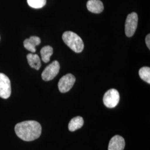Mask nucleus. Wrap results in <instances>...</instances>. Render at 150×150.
Wrapping results in <instances>:
<instances>
[{"instance_id": "obj_1", "label": "nucleus", "mask_w": 150, "mask_h": 150, "mask_svg": "<svg viewBox=\"0 0 150 150\" xmlns=\"http://www.w3.org/2000/svg\"><path fill=\"white\" fill-rule=\"evenodd\" d=\"M15 131L17 136L25 141L38 139L41 134L42 127L36 121H25L16 124Z\"/></svg>"}, {"instance_id": "obj_2", "label": "nucleus", "mask_w": 150, "mask_h": 150, "mask_svg": "<svg viewBox=\"0 0 150 150\" xmlns=\"http://www.w3.org/2000/svg\"><path fill=\"white\" fill-rule=\"evenodd\" d=\"M62 40L66 45L76 53L81 52L84 48V43L81 38L76 33L66 31L62 35Z\"/></svg>"}, {"instance_id": "obj_3", "label": "nucleus", "mask_w": 150, "mask_h": 150, "mask_svg": "<svg viewBox=\"0 0 150 150\" xmlns=\"http://www.w3.org/2000/svg\"><path fill=\"white\" fill-rule=\"evenodd\" d=\"M120 101V94L116 89H110L105 93L103 97L104 105L110 108L116 107Z\"/></svg>"}, {"instance_id": "obj_4", "label": "nucleus", "mask_w": 150, "mask_h": 150, "mask_svg": "<svg viewBox=\"0 0 150 150\" xmlns=\"http://www.w3.org/2000/svg\"><path fill=\"white\" fill-rule=\"evenodd\" d=\"M137 14L136 12H132L129 14L125 22V33L127 37H132L134 35L137 27Z\"/></svg>"}, {"instance_id": "obj_5", "label": "nucleus", "mask_w": 150, "mask_h": 150, "mask_svg": "<svg viewBox=\"0 0 150 150\" xmlns=\"http://www.w3.org/2000/svg\"><path fill=\"white\" fill-rule=\"evenodd\" d=\"M59 69L60 66L59 62L57 61H54L43 70L41 75L42 80L45 81L53 80L59 74Z\"/></svg>"}, {"instance_id": "obj_6", "label": "nucleus", "mask_w": 150, "mask_h": 150, "mask_svg": "<svg viewBox=\"0 0 150 150\" xmlns=\"http://www.w3.org/2000/svg\"><path fill=\"white\" fill-rule=\"evenodd\" d=\"M11 82L4 74L0 73V97L7 99L11 96Z\"/></svg>"}, {"instance_id": "obj_7", "label": "nucleus", "mask_w": 150, "mask_h": 150, "mask_svg": "<svg viewBox=\"0 0 150 150\" xmlns=\"http://www.w3.org/2000/svg\"><path fill=\"white\" fill-rule=\"evenodd\" d=\"M76 81L75 76L71 74H67L61 78L58 83L59 91L62 93H66L70 91Z\"/></svg>"}, {"instance_id": "obj_8", "label": "nucleus", "mask_w": 150, "mask_h": 150, "mask_svg": "<svg viewBox=\"0 0 150 150\" xmlns=\"http://www.w3.org/2000/svg\"><path fill=\"white\" fill-rule=\"evenodd\" d=\"M125 147V139L121 136L116 135L110 141L108 150H123Z\"/></svg>"}, {"instance_id": "obj_9", "label": "nucleus", "mask_w": 150, "mask_h": 150, "mask_svg": "<svg viewBox=\"0 0 150 150\" xmlns=\"http://www.w3.org/2000/svg\"><path fill=\"white\" fill-rule=\"evenodd\" d=\"M41 42L40 38L37 36H31L24 41L23 46L27 50L34 53L36 51V46L39 45Z\"/></svg>"}, {"instance_id": "obj_10", "label": "nucleus", "mask_w": 150, "mask_h": 150, "mask_svg": "<svg viewBox=\"0 0 150 150\" xmlns=\"http://www.w3.org/2000/svg\"><path fill=\"white\" fill-rule=\"evenodd\" d=\"M88 10L94 13H100L103 11L104 7L100 0H89L87 3Z\"/></svg>"}, {"instance_id": "obj_11", "label": "nucleus", "mask_w": 150, "mask_h": 150, "mask_svg": "<svg viewBox=\"0 0 150 150\" xmlns=\"http://www.w3.org/2000/svg\"><path fill=\"white\" fill-rule=\"evenodd\" d=\"M27 61L30 66L36 70H38L41 67V62L38 54H28L27 55Z\"/></svg>"}, {"instance_id": "obj_12", "label": "nucleus", "mask_w": 150, "mask_h": 150, "mask_svg": "<svg viewBox=\"0 0 150 150\" xmlns=\"http://www.w3.org/2000/svg\"><path fill=\"white\" fill-rule=\"evenodd\" d=\"M84 123L83 119L81 116H77L72 118L69 123V129L70 131L74 132L81 128Z\"/></svg>"}, {"instance_id": "obj_13", "label": "nucleus", "mask_w": 150, "mask_h": 150, "mask_svg": "<svg viewBox=\"0 0 150 150\" xmlns=\"http://www.w3.org/2000/svg\"><path fill=\"white\" fill-rule=\"evenodd\" d=\"M53 52H54V50L52 47H51L50 46H44L41 50V51H40L42 60L45 63L48 62L50 60L51 56L53 54Z\"/></svg>"}, {"instance_id": "obj_14", "label": "nucleus", "mask_w": 150, "mask_h": 150, "mask_svg": "<svg viewBox=\"0 0 150 150\" xmlns=\"http://www.w3.org/2000/svg\"><path fill=\"white\" fill-rule=\"evenodd\" d=\"M141 79L149 84L150 83V68L149 67H143L139 72Z\"/></svg>"}, {"instance_id": "obj_15", "label": "nucleus", "mask_w": 150, "mask_h": 150, "mask_svg": "<svg viewBox=\"0 0 150 150\" xmlns=\"http://www.w3.org/2000/svg\"><path fill=\"white\" fill-rule=\"evenodd\" d=\"M27 4L33 8H41L46 4V0H27Z\"/></svg>"}, {"instance_id": "obj_16", "label": "nucleus", "mask_w": 150, "mask_h": 150, "mask_svg": "<svg viewBox=\"0 0 150 150\" xmlns=\"http://www.w3.org/2000/svg\"><path fill=\"white\" fill-rule=\"evenodd\" d=\"M146 43L149 49H150V35L149 34L146 38Z\"/></svg>"}]
</instances>
